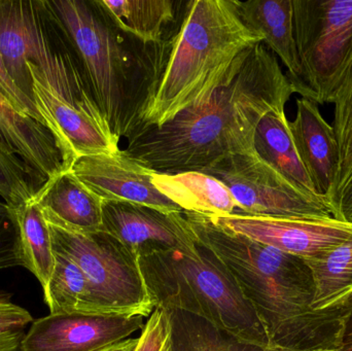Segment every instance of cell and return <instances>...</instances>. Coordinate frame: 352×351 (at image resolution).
Segmentation results:
<instances>
[{"label":"cell","instance_id":"obj_1","mask_svg":"<svg viewBox=\"0 0 352 351\" xmlns=\"http://www.w3.org/2000/svg\"><path fill=\"white\" fill-rule=\"evenodd\" d=\"M296 93L264 43L241 54L223 84L202 104L161 127H144L128 139L126 154L159 172L201 171L254 150L261 120L285 111Z\"/></svg>","mask_w":352,"mask_h":351},{"label":"cell","instance_id":"obj_2","mask_svg":"<svg viewBox=\"0 0 352 351\" xmlns=\"http://www.w3.org/2000/svg\"><path fill=\"white\" fill-rule=\"evenodd\" d=\"M184 216L198 240L235 278L272 350H341L352 303L316 310L314 280L303 259L231 232L209 216L186 212Z\"/></svg>","mask_w":352,"mask_h":351},{"label":"cell","instance_id":"obj_3","mask_svg":"<svg viewBox=\"0 0 352 351\" xmlns=\"http://www.w3.org/2000/svg\"><path fill=\"white\" fill-rule=\"evenodd\" d=\"M43 6L69 41L111 131L129 139L142 127L175 38L142 43L116 26L98 0L43 1Z\"/></svg>","mask_w":352,"mask_h":351},{"label":"cell","instance_id":"obj_4","mask_svg":"<svg viewBox=\"0 0 352 351\" xmlns=\"http://www.w3.org/2000/svg\"><path fill=\"white\" fill-rule=\"evenodd\" d=\"M260 43L262 37L242 21L237 0L186 2L168 63L142 128L161 127L204 103L223 84L238 57Z\"/></svg>","mask_w":352,"mask_h":351},{"label":"cell","instance_id":"obj_5","mask_svg":"<svg viewBox=\"0 0 352 351\" xmlns=\"http://www.w3.org/2000/svg\"><path fill=\"white\" fill-rule=\"evenodd\" d=\"M138 261L155 307L197 315L239 339L271 348L258 315L235 278L198 238L190 249Z\"/></svg>","mask_w":352,"mask_h":351},{"label":"cell","instance_id":"obj_6","mask_svg":"<svg viewBox=\"0 0 352 351\" xmlns=\"http://www.w3.org/2000/svg\"><path fill=\"white\" fill-rule=\"evenodd\" d=\"M27 67L33 102L57 141L66 170L78 157L120 150V139L95 101L78 59L68 52H54L50 45Z\"/></svg>","mask_w":352,"mask_h":351},{"label":"cell","instance_id":"obj_7","mask_svg":"<svg viewBox=\"0 0 352 351\" xmlns=\"http://www.w3.org/2000/svg\"><path fill=\"white\" fill-rule=\"evenodd\" d=\"M47 225L54 251L67 256L82 270L99 315H152L156 307L138 256L105 231L84 234Z\"/></svg>","mask_w":352,"mask_h":351},{"label":"cell","instance_id":"obj_8","mask_svg":"<svg viewBox=\"0 0 352 351\" xmlns=\"http://www.w3.org/2000/svg\"><path fill=\"white\" fill-rule=\"evenodd\" d=\"M302 80L316 103L331 96L352 49V0H293Z\"/></svg>","mask_w":352,"mask_h":351},{"label":"cell","instance_id":"obj_9","mask_svg":"<svg viewBox=\"0 0 352 351\" xmlns=\"http://www.w3.org/2000/svg\"><path fill=\"white\" fill-rule=\"evenodd\" d=\"M200 172L219 179L233 196L235 214L269 218H335L330 200L287 181L256 152L236 155Z\"/></svg>","mask_w":352,"mask_h":351},{"label":"cell","instance_id":"obj_10","mask_svg":"<svg viewBox=\"0 0 352 351\" xmlns=\"http://www.w3.org/2000/svg\"><path fill=\"white\" fill-rule=\"evenodd\" d=\"M209 218L231 232L303 260L318 257L352 238V224L337 218L308 220L243 214Z\"/></svg>","mask_w":352,"mask_h":351},{"label":"cell","instance_id":"obj_11","mask_svg":"<svg viewBox=\"0 0 352 351\" xmlns=\"http://www.w3.org/2000/svg\"><path fill=\"white\" fill-rule=\"evenodd\" d=\"M140 315H52L33 321L21 351H99L144 329Z\"/></svg>","mask_w":352,"mask_h":351},{"label":"cell","instance_id":"obj_12","mask_svg":"<svg viewBox=\"0 0 352 351\" xmlns=\"http://www.w3.org/2000/svg\"><path fill=\"white\" fill-rule=\"evenodd\" d=\"M67 170L102 201L130 202L166 214L184 212L153 185L155 170L125 150L78 157Z\"/></svg>","mask_w":352,"mask_h":351},{"label":"cell","instance_id":"obj_13","mask_svg":"<svg viewBox=\"0 0 352 351\" xmlns=\"http://www.w3.org/2000/svg\"><path fill=\"white\" fill-rule=\"evenodd\" d=\"M103 230L138 259L190 249L197 242L184 212L166 214L130 202L103 201Z\"/></svg>","mask_w":352,"mask_h":351},{"label":"cell","instance_id":"obj_14","mask_svg":"<svg viewBox=\"0 0 352 351\" xmlns=\"http://www.w3.org/2000/svg\"><path fill=\"white\" fill-rule=\"evenodd\" d=\"M289 128L314 192L331 202L339 173L334 128L324 119L318 103L306 98L298 99L297 113L294 121H289Z\"/></svg>","mask_w":352,"mask_h":351},{"label":"cell","instance_id":"obj_15","mask_svg":"<svg viewBox=\"0 0 352 351\" xmlns=\"http://www.w3.org/2000/svg\"><path fill=\"white\" fill-rule=\"evenodd\" d=\"M35 5L36 2L0 0V53L12 80L31 99L27 62H36L50 45Z\"/></svg>","mask_w":352,"mask_h":351},{"label":"cell","instance_id":"obj_16","mask_svg":"<svg viewBox=\"0 0 352 351\" xmlns=\"http://www.w3.org/2000/svg\"><path fill=\"white\" fill-rule=\"evenodd\" d=\"M0 146L21 159L43 185L66 170L53 134L34 120L19 113L0 91Z\"/></svg>","mask_w":352,"mask_h":351},{"label":"cell","instance_id":"obj_17","mask_svg":"<svg viewBox=\"0 0 352 351\" xmlns=\"http://www.w3.org/2000/svg\"><path fill=\"white\" fill-rule=\"evenodd\" d=\"M237 4L244 24L262 37L263 43L287 67V78L296 93L314 101L302 80L294 28L293 0H237Z\"/></svg>","mask_w":352,"mask_h":351},{"label":"cell","instance_id":"obj_18","mask_svg":"<svg viewBox=\"0 0 352 351\" xmlns=\"http://www.w3.org/2000/svg\"><path fill=\"white\" fill-rule=\"evenodd\" d=\"M34 200L47 222L84 234L104 231L102 200L70 171L47 181Z\"/></svg>","mask_w":352,"mask_h":351},{"label":"cell","instance_id":"obj_19","mask_svg":"<svg viewBox=\"0 0 352 351\" xmlns=\"http://www.w3.org/2000/svg\"><path fill=\"white\" fill-rule=\"evenodd\" d=\"M153 185L186 212L206 216H226L238 210L228 188L219 179L200 171L171 173L155 171Z\"/></svg>","mask_w":352,"mask_h":351},{"label":"cell","instance_id":"obj_20","mask_svg":"<svg viewBox=\"0 0 352 351\" xmlns=\"http://www.w3.org/2000/svg\"><path fill=\"white\" fill-rule=\"evenodd\" d=\"M116 26L146 43H163L175 38L179 16L173 0H98Z\"/></svg>","mask_w":352,"mask_h":351},{"label":"cell","instance_id":"obj_21","mask_svg":"<svg viewBox=\"0 0 352 351\" xmlns=\"http://www.w3.org/2000/svg\"><path fill=\"white\" fill-rule=\"evenodd\" d=\"M254 150L287 181L318 195L296 150L285 111L270 113L261 120L254 134Z\"/></svg>","mask_w":352,"mask_h":351},{"label":"cell","instance_id":"obj_22","mask_svg":"<svg viewBox=\"0 0 352 351\" xmlns=\"http://www.w3.org/2000/svg\"><path fill=\"white\" fill-rule=\"evenodd\" d=\"M304 261L314 280L316 310L352 303V238Z\"/></svg>","mask_w":352,"mask_h":351},{"label":"cell","instance_id":"obj_23","mask_svg":"<svg viewBox=\"0 0 352 351\" xmlns=\"http://www.w3.org/2000/svg\"><path fill=\"white\" fill-rule=\"evenodd\" d=\"M167 313L171 325L170 351H278L239 339L197 315L179 310Z\"/></svg>","mask_w":352,"mask_h":351},{"label":"cell","instance_id":"obj_24","mask_svg":"<svg viewBox=\"0 0 352 351\" xmlns=\"http://www.w3.org/2000/svg\"><path fill=\"white\" fill-rule=\"evenodd\" d=\"M20 232L25 267L47 288L55 267L49 225L34 199L14 210Z\"/></svg>","mask_w":352,"mask_h":351},{"label":"cell","instance_id":"obj_25","mask_svg":"<svg viewBox=\"0 0 352 351\" xmlns=\"http://www.w3.org/2000/svg\"><path fill=\"white\" fill-rule=\"evenodd\" d=\"M55 253V267L47 288L45 302L52 315H99L90 286L78 265L67 256Z\"/></svg>","mask_w":352,"mask_h":351},{"label":"cell","instance_id":"obj_26","mask_svg":"<svg viewBox=\"0 0 352 351\" xmlns=\"http://www.w3.org/2000/svg\"><path fill=\"white\" fill-rule=\"evenodd\" d=\"M334 128L339 148V173L331 204L352 175V49L331 96ZM333 206V205H332Z\"/></svg>","mask_w":352,"mask_h":351},{"label":"cell","instance_id":"obj_27","mask_svg":"<svg viewBox=\"0 0 352 351\" xmlns=\"http://www.w3.org/2000/svg\"><path fill=\"white\" fill-rule=\"evenodd\" d=\"M43 183L16 155L0 146V200L12 210L35 199Z\"/></svg>","mask_w":352,"mask_h":351},{"label":"cell","instance_id":"obj_28","mask_svg":"<svg viewBox=\"0 0 352 351\" xmlns=\"http://www.w3.org/2000/svg\"><path fill=\"white\" fill-rule=\"evenodd\" d=\"M28 310L12 301V295L0 293V351H19L33 323Z\"/></svg>","mask_w":352,"mask_h":351},{"label":"cell","instance_id":"obj_29","mask_svg":"<svg viewBox=\"0 0 352 351\" xmlns=\"http://www.w3.org/2000/svg\"><path fill=\"white\" fill-rule=\"evenodd\" d=\"M25 267L14 210L0 200V270Z\"/></svg>","mask_w":352,"mask_h":351},{"label":"cell","instance_id":"obj_30","mask_svg":"<svg viewBox=\"0 0 352 351\" xmlns=\"http://www.w3.org/2000/svg\"><path fill=\"white\" fill-rule=\"evenodd\" d=\"M171 325L168 313L156 307L138 337L134 351H170Z\"/></svg>","mask_w":352,"mask_h":351},{"label":"cell","instance_id":"obj_31","mask_svg":"<svg viewBox=\"0 0 352 351\" xmlns=\"http://www.w3.org/2000/svg\"><path fill=\"white\" fill-rule=\"evenodd\" d=\"M0 91L19 113L25 117H31L37 123L45 126L32 99L19 88L18 84L10 76L1 53H0Z\"/></svg>","mask_w":352,"mask_h":351},{"label":"cell","instance_id":"obj_32","mask_svg":"<svg viewBox=\"0 0 352 351\" xmlns=\"http://www.w3.org/2000/svg\"><path fill=\"white\" fill-rule=\"evenodd\" d=\"M335 218L352 224V175L333 201Z\"/></svg>","mask_w":352,"mask_h":351},{"label":"cell","instance_id":"obj_33","mask_svg":"<svg viewBox=\"0 0 352 351\" xmlns=\"http://www.w3.org/2000/svg\"><path fill=\"white\" fill-rule=\"evenodd\" d=\"M342 351H352V308L345 321L344 333H343Z\"/></svg>","mask_w":352,"mask_h":351},{"label":"cell","instance_id":"obj_34","mask_svg":"<svg viewBox=\"0 0 352 351\" xmlns=\"http://www.w3.org/2000/svg\"><path fill=\"white\" fill-rule=\"evenodd\" d=\"M138 343V338H135V339L134 338H129V339L125 340V341L120 342V343L109 346V348L99 351H134Z\"/></svg>","mask_w":352,"mask_h":351},{"label":"cell","instance_id":"obj_35","mask_svg":"<svg viewBox=\"0 0 352 351\" xmlns=\"http://www.w3.org/2000/svg\"><path fill=\"white\" fill-rule=\"evenodd\" d=\"M303 351H342V350H303Z\"/></svg>","mask_w":352,"mask_h":351}]
</instances>
